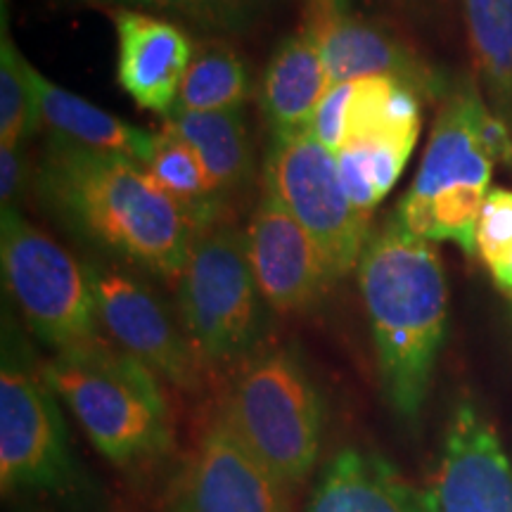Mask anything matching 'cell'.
Listing matches in <instances>:
<instances>
[{
	"label": "cell",
	"instance_id": "cell-20",
	"mask_svg": "<svg viewBox=\"0 0 512 512\" xmlns=\"http://www.w3.org/2000/svg\"><path fill=\"white\" fill-rule=\"evenodd\" d=\"M164 126L178 133L197 157L211 178V185L223 202L230 195L247 188L252 181L254 157L245 117L235 112H181L171 110L164 117Z\"/></svg>",
	"mask_w": 512,
	"mask_h": 512
},
{
	"label": "cell",
	"instance_id": "cell-8",
	"mask_svg": "<svg viewBox=\"0 0 512 512\" xmlns=\"http://www.w3.org/2000/svg\"><path fill=\"white\" fill-rule=\"evenodd\" d=\"M264 185L306 228L335 283L358 268L370 240V216L349 200L337 155L311 131L273 136L264 162Z\"/></svg>",
	"mask_w": 512,
	"mask_h": 512
},
{
	"label": "cell",
	"instance_id": "cell-22",
	"mask_svg": "<svg viewBox=\"0 0 512 512\" xmlns=\"http://www.w3.org/2000/svg\"><path fill=\"white\" fill-rule=\"evenodd\" d=\"M145 169L171 200L190 211L200 230L219 223L223 200L211 185L202 159L169 126L162 124V131L155 133V150Z\"/></svg>",
	"mask_w": 512,
	"mask_h": 512
},
{
	"label": "cell",
	"instance_id": "cell-10",
	"mask_svg": "<svg viewBox=\"0 0 512 512\" xmlns=\"http://www.w3.org/2000/svg\"><path fill=\"white\" fill-rule=\"evenodd\" d=\"M169 512H292L290 489L235 437L216 411L183 460Z\"/></svg>",
	"mask_w": 512,
	"mask_h": 512
},
{
	"label": "cell",
	"instance_id": "cell-11",
	"mask_svg": "<svg viewBox=\"0 0 512 512\" xmlns=\"http://www.w3.org/2000/svg\"><path fill=\"white\" fill-rule=\"evenodd\" d=\"M427 512H512V467L489 418L463 399L422 491Z\"/></svg>",
	"mask_w": 512,
	"mask_h": 512
},
{
	"label": "cell",
	"instance_id": "cell-14",
	"mask_svg": "<svg viewBox=\"0 0 512 512\" xmlns=\"http://www.w3.org/2000/svg\"><path fill=\"white\" fill-rule=\"evenodd\" d=\"M117 31V81L147 112L169 114L188 72L192 43L171 19L143 10H114Z\"/></svg>",
	"mask_w": 512,
	"mask_h": 512
},
{
	"label": "cell",
	"instance_id": "cell-25",
	"mask_svg": "<svg viewBox=\"0 0 512 512\" xmlns=\"http://www.w3.org/2000/svg\"><path fill=\"white\" fill-rule=\"evenodd\" d=\"M41 126L34 67L19 53L3 22L0 38V147L24 145Z\"/></svg>",
	"mask_w": 512,
	"mask_h": 512
},
{
	"label": "cell",
	"instance_id": "cell-6",
	"mask_svg": "<svg viewBox=\"0 0 512 512\" xmlns=\"http://www.w3.org/2000/svg\"><path fill=\"white\" fill-rule=\"evenodd\" d=\"M0 264L12 302L55 354L102 339L91 266L17 209H3L0 216Z\"/></svg>",
	"mask_w": 512,
	"mask_h": 512
},
{
	"label": "cell",
	"instance_id": "cell-4",
	"mask_svg": "<svg viewBox=\"0 0 512 512\" xmlns=\"http://www.w3.org/2000/svg\"><path fill=\"white\" fill-rule=\"evenodd\" d=\"M219 413L287 489L309 479L323 446L325 408L302 356L292 347L261 349L245 358Z\"/></svg>",
	"mask_w": 512,
	"mask_h": 512
},
{
	"label": "cell",
	"instance_id": "cell-16",
	"mask_svg": "<svg viewBox=\"0 0 512 512\" xmlns=\"http://www.w3.org/2000/svg\"><path fill=\"white\" fill-rule=\"evenodd\" d=\"M306 512H427L422 494L368 448L347 446L325 463Z\"/></svg>",
	"mask_w": 512,
	"mask_h": 512
},
{
	"label": "cell",
	"instance_id": "cell-9",
	"mask_svg": "<svg viewBox=\"0 0 512 512\" xmlns=\"http://www.w3.org/2000/svg\"><path fill=\"white\" fill-rule=\"evenodd\" d=\"M93 275L100 328L112 344L138 358L159 380L185 392L202 384L204 361L181 318L136 275L105 264H88Z\"/></svg>",
	"mask_w": 512,
	"mask_h": 512
},
{
	"label": "cell",
	"instance_id": "cell-19",
	"mask_svg": "<svg viewBox=\"0 0 512 512\" xmlns=\"http://www.w3.org/2000/svg\"><path fill=\"white\" fill-rule=\"evenodd\" d=\"M420 98L415 88L392 76L351 81L342 147L387 145L413 152L422 128Z\"/></svg>",
	"mask_w": 512,
	"mask_h": 512
},
{
	"label": "cell",
	"instance_id": "cell-1",
	"mask_svg": "<svg viewBox=\"0 0 512 512\" xmlns=\"http://www.w3.org/2000/svg\"><path fill=\"white\" fill-rule=\"evenodd\" d=\"M41 200L64 226L128 264L176 280L202 233L136 159L50 138L36 171Z\"/></svg>",
	"mask_w": 512,
	"mask_h": 512
},
{
	"label": "cell",
	"instance_id": "cell-30",
	"mask_svg": "<svg viewBox=\"0 0 512 512\" xmlns=\"http://www.w3.org/2000/svg\"><path fill=\"white\" fill-rule=\"evenodd\" d=\"M491 280H494L498 290H501L505 297H508L510 302H512V254H510L508 264L503 266V271L498 273V275H494V278H491Z\"/></svg>",
	"mask_w": 512,
	"mask_h": 512
},
{
	"label": "cell",
	"instance_id": "cell-27",
	"mask_svg": "<svg viewBox=\"0 0 512 512\" xmlns=\"http://www.w3.org/2000/svg\"><path fill=\"white\" fill-rule=\"evenodd\" d=\"M477 254L491 278L503 271L512 254V190H489L477 221Z\"/></svg>",
	"mask_w": 512,
	"mask_h": 512
},
{
	"label": "cell",
	"instance_id": "cell-3",
	"mask_svg": "<svg viewBox=\"0 0 512 512\" xmlns=\"http://www.w3.org/2000/svg\"><path fill=\"white\" fill-rule=\"evenodd\" d=\"M93 446L110 463L133 467L164 458L174 427L159 377L117 344L98 339L41 366Z\"/></svg>",
	"mask_w": 512,
	"mask_h": 512
},
{
	"label": "cell",
	"instance_id": "cell-5",
	"mask_svg": "<svg viewBox=\"0 0 512 512\" xmlns=\"http://www.w3.org/2000/svg\"><path fill=\"white\" fill-rule=\"evenodd\" d=\"M178 318L204 366L242 363L264 337V297L247 259L245 233L226 223L202 230L176 278Z\"/></svg>",
	"mask_w": 512,
	"mask_h": 512
},
{
	"label": "cell",
	"instance_id": "cell-7",
	"mask_svg": "<svg viewBox=\"0 0 512 512\" xmlns=\"http://www.w3.org/2000/svg\"><path fill=\"white\" fill-rule=\"evenodd\" d=\"M83 482L60 399L41 370L5 337L0 368V484L10 491L72 494Z\"/></svg>",
	"mask_w": 512,
	"mask_h": 512
},
{
	"label": "cell",
	"instance_id": "cell-15",
	"mask_svg": "<svg viewBox=\"0 0 512 512\" xmlns=\"http://www.w3.org/2000/svg\"><path fill=\"white\" fill-rule=\"evenodd\" d=\"M491 112L482 88L467 81L453 88L437 119L430 143L406 200L425 202L453 185L489 190L496 159L484 140V119Z\"/></svg>",
	"mask_w": 512,
	"mask_h": 512
},
{
	"label": "cell",
	"instance_id": "cell-23",
	"mask_svg": "<svg viewBox=\"0 0 512 512\" xmlns=\"http://www.w3.org/2000/svg\"><path fill=\"white\" fill-rule=\"evenodd\" d=\"M252 79L242 57L221 38L207 41L192 55L174 110L235 112L242 110Z\"/></svg>",
	"mask_w": 512,
	"mask_h": 512
},
{
	"label": "cell",
	"instance_id": "cell-26",
	"mask_svg": "<svg viewBox=\"0 0 512 512\" xmlns=\"http://www.w3.org/2000/svg\"><path fill=\"white\" fill-rule=\"evenodd\" d=\"M413 152L387 145H344L337 152L339 176L349 200L361 214L370 216L389 190L399 183Z\"/></svg>",
	"mask_w": 512,
	"mask_h": 512
},
{
	"label": "cell",
	"instance_id": "cell-31",
	"mask_svg": "<svg viewBox=\"0 0 512 512\" xmlns=\"http://www.w3.org/2000/svg\"><path fill=\"white\" fill-rule=\"evenodd\" d=\"M351 0H309L306 8L313 10H328V12H349Z\"/></svg>",
	"mask_w": 512,
	"mask_h": 512
},
{
	"label": "cell",
	"instance_id": "cell-18",
	"mask_svg": "<svg viewBox=\"0 0 512 512\" xmlns=\"http://www.w3.org/2000/svg\"><path fill=\"white\" fill-rule=\"evenodd\" d=\"M34 86L38 95L41 124L50 131V138L83 147V150L121 155L147 164L155 150V133L128 124L114 114L100 110L93 102L83 100L67 88L57 86L34 67Z\"/></svg>",
	"mask_w": 512,
	"mask_h": 512
},
{
	"label": "cell",
	"instance_id": "cell-17",
	"mask_svg": "<svg viewBox=\"0 0 512 512\" xmlns=\"http://www.w3.org/2000/svg\"><path fill=\"white\" fill-rule=\"evenodd\" d=\"M330 86L318 38L306 27L285 38L268 62L261 83V110L273 136L311 131L313 114Z\"/></svg>",
	"mask_w": 512,
	"mask_h": 512
},
{
	"label": "cell",
	"instance_id": "cell-24",
	"mask_svg": "<svg viewBox=\"0 0 512 512\" xmlns=\"http://www.w3.org/2000/svg\"><path fill=\"white\" fill-rule=\"evenodd\" d=\"M128 10H152L211 36L242 34L271 10L275 0H95Z\"/></svg>",
	"mask_w": 512,
	"mask_h": 512
},
{
	"label": "cell",
	"instance_id": "cell-12",
	"mask_svg": "<svg viewBox=\"0 0 512 512\" xmlns=\"http://www.w3.org/2000/svg\"><path fill=\"white\" fill-rule=\"evenodd\" d=\"M245 245L256 287L273 311H309L335 283L316 242L266 185L245 230Z\"/></svg>",
	"mask_w": 512,
	"mask_h": 512
},
{
	"label": "cell",
	"instance_id": "cell-2",
	"mask_svg": "<svg viewBox=\"0 0 512 512\" xmlns=\"http://www.w3.org/2000/svg\"><path fill=\"white\" fill-rule=\"evenodd\" d=\"M384 396L401 420L420 418L446 339L448 283L432 242L399 219L370 235L358 261Z\"/></svg>",
	"mask_w": 512,
	"mask_h": 512
},
{
	"label": "cell",
	"instance_id": "cell-29",
	"mask_svg": "<svg viewBox=\"0 0 512 512\" xmlns=\"http://www.w3.org/2000/svg\"><path fill=\"white\" fill-rule=\"evenodd\" d=\"M24 185H27V157H24L22 145L0 147V202H3V209H17Z\"/></svg>",
	"mask_w": 512,
	"mask_h": 512
},
{
	"label": "cell",
	"instance_id": "cell-21",
	"mask_svg": "<svg viewBox=\"0 0 512 512\" xmlns=\"http://www.w3.org/2000/svg\"><path fill=\"white\" fill-rule=\"evenodd\" d=\"M463 15L484 98L512 128V0H463Z\"/></svg>",
	"mask_w": 512,
	"mask_h": 512
},
{
	"label": "cell",
	"instance_id": "cell-13",
	"mask_svg": "<svg viewBox=\"0 0 512 512\" xmlns=\"http://www.w3.org/2000/svg\"><path fill=\"white\" fill-rule=\"evenodd\" d=\"M304 27L318 38L332 86L363 76H392L420 95L437 91V76L422 57L375 19L306 8Z\"/></svg>",
	"mask_w": 512,
	"mask_h": 512
},
{
	"label": "cell",
	"instance_id": "cell-28",
	"mask_svg": "<svg viewBox=\"0 0 512 512\" xmlns=\"http://www.w3.org/2000/svg\"><path fill=\"white\" fill-rule=\"evenodd\" d=\"M351 93V83H337L330 86L325 98L320 100L316 114L311 121V133L323 143L332 155H337L344 140V114Z\"/></svg>",
	"mask_w": 512,
	"mask_h": 512
}]
</instances>
